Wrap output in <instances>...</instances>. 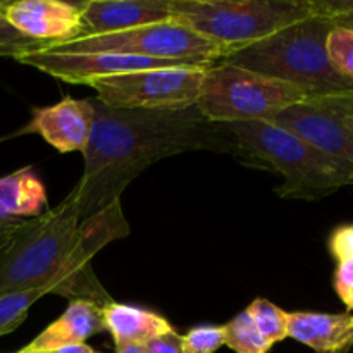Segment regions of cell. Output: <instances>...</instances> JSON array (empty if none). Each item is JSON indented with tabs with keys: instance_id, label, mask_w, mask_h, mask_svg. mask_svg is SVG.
Segmentation results:
<instances>
[{
	"instance_id": "3957f363",
	"label": "cell",
	"mask_w": 353,
	"mask_h": 353,
	"mask_svg": "<svg viewBox=\"0 0 353 353\" xmlns=\"http://www.w3.org/2000/svg\"><path fill=\"white\" fill-rule=\"evenodd\" d=\"M333 24L309 16L255 43L230 52L219 64L236 65L307 90L317 97L353 93V81L334 71L327 57V37Z\"/></svg>"
},
{
	"instance_id": "f546056e",
	"label": "cell",
	"mask_w": 353,
	"mask_h": 353,
	"mask_svg": "<svg viewBox=\"0 0 353 353\" xmlns=\"http://www.w3.org/2000/svg\"><path fill=\"white\" fill-rule=\"evenodd\" d=\"M117 353H147L145 352V345L140 343H128L121 345V347H116Z\"/></svg>"
},
{
	"instance_id": "d4e9b609",
	"label": "cell",
	"mask_w": 353,
	"mask_h": 353,
	"mask_svg": "<svg viewBox=\"0 0 353 353\" xmlns=\"http://www.w3.org/2000/svg\"><path fill=\"white\" fill-rule=\"evenodd\" d=\"M319 103H323L326 109H330L341 123L345 124L348 131L353 134V93H343V95L331 97H317Z\"/></svg>"
},
{
	"instance_id": "484cf974",
	"label": "cell",
	"mask_w": 353,
	"mask_h": 353,
	"mask_svg": "<svg viewBox=\"0 0 353 353\" xmlns=\"http://www.w3.org/2000/svg\"><path fill=\"white\" fill-rule=\"evenodd\" d=\"M333 283L341 302L347 305L348 310L353 312V262L338 264L336 271H334Z\"/></svg>"
},
{
	"instance_id": "83f0119b",
	"label": "cell",
	"mask_w": 353,
	"mask_h": 353,
	"mask_svg": "<svg viewBox=\"0 0 353 353\" xmlns=\"http://www.w3.org/2000/svg\"><path fill=\"white\" fill-rule=\"evenodd\" d=\"M24 221V219H23ZM23 221H2L0 219V252L10 241L17 230L21 228Z\"/></svg>"
},
{
	"instance_id": "ac0fdd59",
	"label": "cell",
	"mask_w": 353,
	"mask_h": 353,
	"mask_svg": "<svg viewBox=\"0 0 353 353\" xmlns=\"http://www.w3.org/2000/svg\"><path fill=\"white\" fill-rule=\"evenodd\" d=\"M247 312L262 336L272 347L288 338V312L274 305L271 300L259 296L247 307Z\"/></svg>"
},
{
	"instance_id": "44dd1931",
	"label": "cell",
	"mask_w": 353,
	"mask_h": 353,
	"mask_svg": "<svg viewBox=\"0 0 353 353\" xmlns=\"http://www.w3.org/2000/svg\"><path fill=\"white\" fill-rule=\"evenodd\" d=\"M7 2L0 0V57H16L17 54L26 50H37L45 45L24 37L16 30L6 17Z\"/></svg>"
},
{
	"instance_id": "277c9868",
	"label": "cell",
	"mask_w": 353,
	"mask_h": 353,
	"mask_svg": "<svg viewBox=\"0 0 353 353\" xmlns=\"http://www.w3.org/2000/svg\"><path fill=\"white\" fill-rule=\"evenodd\" d=\"M241 148L278 171L285 183L276 188L283 199L317 200L353 185V164L310 147L290 131L264 121L221 124Z\"/></svg>"
},
{
	"instance_id": "f1b7e54d",
	"label": "cell",
	"mask_w": 353,
	"mask_h": 353,
	"mask_svg": "<svg viewBox=\"0 0 353 353\" xmlns=\"http://www.w3.org/2000/svg\"><path fill=\"white\" fill-rule=\"evenodd\" d=\"M48 353H99V352L93 350V348L88 347L86 343H81V345H71V347L59 348V350L48 352Z\"/></svg>"
},
{
	"instance_id": "ffe728a7",
	"label": "cell",
	"mask_w": 353,
	"mask_h": 353,
	"mask_svg": "<svg viewBox=\"0 0 353 353\" xmlns=\"http://www.w3.org/2000/svg\"><path fill=\"white\" fill-rule=\"evenodd\" d=\"M326 48L334 71L353 81V30L333 28L327 37Z\"/></svg>"
},
{
	"instance_id": "5b68a950",
	"label": "cell",
	"mask_w": 353,
	"mask_h": 353,
	"mask_svg": "<svg viewBox=\"0 0 353 353\" xmlns=\"http://www.w3.org/2000/svg\"><path fill=\"white\" fill-rule=\"evenodd\" d=\"M171 10L172 21L234 50L312 16L309 0H171Z\"/></svg>"
},
{
	"instance_id": "30bf717a",
	"label": "cell",
	"mask_w": 353,
	"mask_h": 353,
	"mask_svg": "<svg viewBox=\"0 0 353 353\" xmlns=\"http://www.w3.org/2000/svg\"><path fill=\"white\" fill-rule=\"evenodd\" d=\"M6 17L24 37L43 43V48L79 38L85 30L78 3L61 0L7 2Z\"/></svg>"
},
{
	"instance_id": "ba28073f",
	"label": "cell",
	"mask_w": 353,
	"mask_h": 353,
	"mask_svg": "<svg viewBox=\"0 0 353 353\" xmlns=\"http://www.w3.org/2000/svg\"><path fill=\"white\" fill-rule=\"evenodd\" d=\"M210 65L143 69L88 83L99 102L110 109L169 110L196 105L203 76Z\"/></svg>"
},
{
	"instance_id": "5bb4252c",
	"label": "cell",
	"mask_w": 353,
	"mask_h": 353,
	"mask_svg": "<svg viewBox=\"0 0 353 353\" xmlns=\"http://www.w3.org/2000/svg\"><path fill=\"white\" fill-rule=\"evenodd\" d=\"M288 336L316 353H348L353 348V314L288 312Z\"/></svg>"
},
{
	"instance_id": "603a6c76",
	"label": "cell",
	"mask_w": 353,
	"mask_h": 353,
	"mask_svg": "<svg viewBox=\"0 0 353 353\" xmlns=\"http://www.w3.org/2000/svg\"><path fill=\"white\" fill-rule=\"evenodd\" d=\"M314 16L324 17L334 28L353 30V0H309Z\"/></svg>"
},
{
	"instance_id": "cb8c5ba5",
	"label": "cell",
	"mask_w": 353,
	"mask_h": 353,
	"mask_svg": "<svg viewBox=\"0 0 353 353\" xmlns=\"http://www.w3.org/2000/svg\"><path fill=\"white\" fill-rule=\"evenodd\" d=\"M327 247H330L331 255L338 264L353 262V224L336 228L330 236Z\"/></svg>"
},
{
	"instance_id": "7a4b0ae2",
	"label": "cell",
	"mask_w": 353,
	"mask_h": 353,
	"mask_svg": "<svg viewBox=\"0 0 353 353\" xmlns=\"http://www.w3.org/2000/svg\"><path fill=\"white\" fill-rule=\"evenodd\" d=\"M79 226L72 193L41 216L24 219L0 252V295L45 290L71 302L90 300L100 307L114 302L90 265L100 245Z\"/></svg>"
},
{
	"instance_id": "6da1fadb",
	"label": "cell",
	"mask_w": 353,
	"mask_h": 353,
	"mask_svg": "<svg viewBox=\"0 0 353 353\" xmlns=\"http://www.w3.org/2000/svg\"><path fill=\"white\" fill-rule=\"evenodd\" d=\"M92 134L83 150L85 171L72 188L81 221L119 200L141 171L171 155L209 150L241 154L221 124L210 123L196 105L169 110L110 109L97 99Z\"/></svg>"
},
{
	"instance_id": "7402d4cb",
	"label": "cell",
	"mask_w": 353,
	"mask_h": 353,
	"mask_svg": "<svg viewBox=\"0 0 353 353\" xmlns=\"http://www.w3.org/2000/svg\"><path fill=\"white\" fill-rule=\"evenodd\" d=\"M224 347L223 326H196L181 336L183 353H216Z\"/></svg>"
},
{
	"instance_id": "4316f807",
	"label": "cell",
	"mask_w": 353,
	"mask_h": 353,
	"mask_svg": "<svg viewBox=\"0 0 353 353\" xmlns=\"http://www.w3.org/2000/svg\"><path fill=\"white\" fill-rule=\"evenodd\" d=\"M145 352L147 353H183L181 348V334L176 333L174 330L169 333L161 334L154 340L145 343Z\"/></svg>"
},
{
	"instance_id": "52a82bcc",
	"label": "cell",
	"mask_w": 353,
	"mask_h": 353,
	"mask_svg": "<svg viewBox=\"0 0 353 353\" xmlns=\"http://www.w3.org/2000/svg\"><path fill=\"white\" fill-rule=\"evenodd\" d=\"M43 50L57 54H123L157 61L214 65L234 48L209 40L176 21H168L121 33L74 38L65 43L50 45Z\"/></svg>"
},
{
	"instance_id": "2e32d148",
	"label": "cell",
	"mask_w": 353,
	"mask_h": 353,
	"mask_svg": "<svg viewBox=\"0 0 353 353\" xmlns=\"http://www.w3.org/2000/svg\"><path fill=\"white\" fill-rule=\"evenodd\" d=\"M103 327L112 334L116 347L128 343L145 345L147 341L172 331L165 317L152 310L110 302L102 307Z\"/></svg>"
},
{
	"instance_id": "4fadbf2b",
	"label": "cell",
	"mask_w": 353,
	"mask_h": 353,
	"mask_svg": "<svg viewBox=\"0 0 353 353\" xmlns=\"http://www.w3.org/2000/svg\"><path fill=\"white\" fill-rule=\"evenodd\" d=\"M102 331H105L102 307L90 300H72L57 321L45 327L31 343L14 353H48L85 343Z\"/></svg>"
},
{
	"instance_id": "8992f818",
	"label": "cell",
	"mask_w": 353,
	"mask_h": 353,
	"mask_svg": "<svg viewBox=\"0 0 353 353\" xmlns=\"http://www.w3.org/2000/svg\"><path fill=\"white\" fill-rule=\"evenodd\" d=\"M312 99L307 90L230 64L207 68L196 109L210 123L269 121L279 110Z\"/></svg>"
},
{
	"instance_id": "8fae6325",
	"label": "cell",
	"mask_w": 353,
	"mask_h": 353,
	"mask_svg": "<svg viewBox=\"0 0 353 353\" xmlns=\"http://www.w3.org/2000/svg\"><path fill=\"white\" fill-rule=\"evenodd\" d=\"M95 109L92 100L65 97L55 105L34 109L24 133H37L61 154L81 152L92 134Z\"/></svg>"
},
{
	"instance_id": "9c48e42d",
	"label": "cell",
	"mask_w": 353,
	"mask_h": 353,
	"mask_svg": "<svg viewBox=\"0 0 353 353\" xmlns=\"http://www.w3.org/2000/svg\"><path fill=\"white\" fill-rule=\"evenodd\" d=\"M265 123L290 131L310 147L353 164V134L330 109L310 99L279 110Z\"/></svg>"
},
{
	"instance_id": "d6986e66",
	"label": "cell",
	"mask_w": 353,
	"mask_h": 353,
	"mask_svg": "<svg viewBox=\"0 0 353 353\" xmlns=\"http://www.w3.org/2000/svg\"><path fill=\"white\" fill-rule=\"evenodd\" d=\"M45 295H47L45 290L2 293L0 295V338L16 331L26 321L31 305Z\"/></svg>"
},
{
	"instance_id": "9a60e30c",
	"label": "cell",
	"mask_w": 353,
	"mask_h": 353,
	"mask_svg": "<svg viewBox=\"0 0 353 353\" xmlns=\"http://www.w3.org/2000/svg\"><path fill=\"white\" fill-rule=\"evenodd\" d=\"M47 190L31 168L0 178V219L23 221L41 216L47 210Z\"/></svg>"
},
{
	"instance_id": "7c38bea8",
	"label": "cell",
	"mask_w": 353,
	"mask_h": 353,
	"mask_svg": "<svg viewBox=\"0 0 353 353\" xmlns=\"http://www.w3.org/2000/svg\"><path fill=\"white\" fill-rule=\"evenodd\" d=\"M76 3L85 26L79 38L172 21L171 0H85Z\"/></svg>"
},
{
	"instance_id": "e0dca14e",
	"label": "cell",
	"mask_w": 353,
	"mask_h": 353,
	"mask_svg": "<svg viewBox=\"0 0 353 353\" xmlns=\"http://www.w3.org/2000/svg\"><path fill=\"white\" fill-rule=\"evenodd\" d=\"M224 347L236 353H268L272 345L265 340L254 324L247 310L224 324Z\"/></svg>"
}]
</instances>
